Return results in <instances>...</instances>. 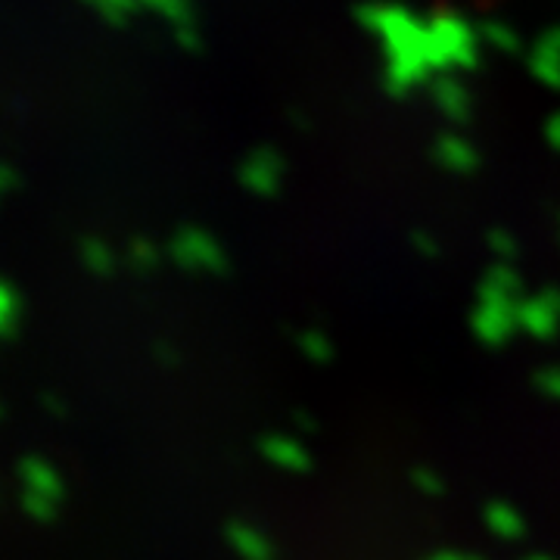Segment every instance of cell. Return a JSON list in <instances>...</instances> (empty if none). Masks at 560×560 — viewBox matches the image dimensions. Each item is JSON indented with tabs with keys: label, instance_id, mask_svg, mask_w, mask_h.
<instances>
[{
	"label": "cell",
	"instance_id": "1",
	"mask_svg": "<svg viewBox=\"0 0 560 560\" xmlns=\"http://www.w3.org/2000/svg\"><path fill=\"white\" fill-rule=\"evenodd\" d=\"M427 25H430V32L442 40V47L448 50V60L455 62V66H467V69L474 66L477 54H474V38H470L467 22L458 20L455 13L440 10Z\"/></svg>",
	"mask_w": 560,
	"mask_h": 560
},
{
	"label": "cell",
	"instance_id": "2",
	"mask_svg": "<svg viewBox=\"0 0 560 560\" xmlns=\"http://www.w3.org/2000/svg\"><path fill=\"white\" fill-rule=\"evenodd\" d=\"M533 69L539 79L560 84V57L555 50H548L545 44H536V50H533Z\"/></svg>",
	"mask_w": 560,
	"mask_h": 560
},
{
	"label": "cell",
	"instance_id": "3",
	"mask_svg": "<svg viewBox=\"0 0 560 560\" xmlns=\"http://www.w3.org/2000/svg\"><path fill=\"white\" fill-rule=\"evenodd\" d=\"M480 35L486 40H492V44H499V47H504V50L517 47V38L511 35V28H504V25H499V22H482Z\"/></svg>",
	"mask_w": 560,
	"mask_h": 560
},
{
	"label": "cell",
	"instance_id": "4",
	"mask_svg": "<svg viewBox=\"0 0 560 560\" xmlns=\"http://www.w3.org/2000/svg\"><path fill=\"white\" fill-rule=\"evenodd\" d=\"M97 7H101L103 20L121 25V22H125V16H128V10L135 7V0H97Z\"/></svg>",
	"mask_w": 560,
	"mask_h": 560
},
{
	"label": "cell",
	"instance_id": "5",
	"mask_svg": "<svg viewBox=\"0 0 560 560\" xmlns=\"http://www.w3.org/2000/svg\"><path fill=\"white\" fill-rule=\"evenodd\" d=\"M436 94H440V101L445 103V106H452V109H458V106H460L458 88H455L452 81H440V88H436Z\"/></svg>",
	"mask_w": 560,
	"mask_h": 560
},
{
	"label": "cell",
	"instance_id": "6",
	"mask_svg": "<svg viewBox=\"0 0 560 560\" xmlns=\"http://www.w3.org/2000/svg\"><path fill=\"white\" fill-rule=\"evenodd\" d=\"M539 44H545L548 50H555V54L560 57V28H548V32L539 38Z\"/></svg>",
	"mask_w": 560,
	"mask_h": 560
},
{
	"label": "cell",
	"instance_id": "7",
	"mask_svg": "<svg viewBox=\"0 0 560 560\" xmlns=\"http://www.w3.org/2000/svg\"><path fill=\"white\" fill-rule=\"evenodd\" d=\"M175 40H178L180 47H197V40H194V35H190V28H187V25L175 28Z\"/></svg>",
	"mask_w": 560,
	"mask_h": 560
},
{
	"label": "cell",
	"instance_id": "8",
	"mask_svg": "<svg viewBox=\"0 0 560 560\" xmlns=\"http://www.w3.org/2000/svg\"><path fill=\"white\" fill-rule=\"evenodd\" d=\"M135 3H153L156 7V0H135Z\"/></svg>",
	"mask_w": 560,
	"mask_h": 560
},
{
	"label": "cell",
	"instance_id": "9",
	"mask_svg": "<svg viewBox=\"0 0 560 560\" xmlns=\"http://www.w3.org/2000/svg\"><path fill=\"white\" fill-rule=\"evenodd\" d=\"M91 3H97V0H91Z\"/></svg>",
	"mask_w": 560,
	"mask_h": 560
}]
</instances>
